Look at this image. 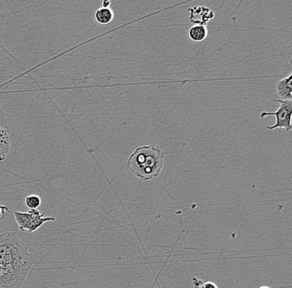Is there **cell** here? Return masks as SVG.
<instances>
[{"label": "cell", "instance_id": "cell-6", "mask_svg": "<svg viewBox=\"0 0 292 288\" xmlns=\"http://www.w3.org/2000/svg\"><path fill=\"white\" fill-rule=\"evenodd\" d=\"M292 76L291 73L289 76L282 79L278 81L276 90L278 96L283 99V101H292Z\"/></svg>", "mask_w": 292, "mask_h": 288}, {"label": "cell", "instance_id": "cell-3", "mask_svg": "<svg viewBox=\"0 0 292 288\" xmlns=\"http://www.w3.org/2000/svg\"><path fill=\"white\" fill-rule=\"evenodd\" d=\"M273 102L279 103L278 111L275 112L263 111L260 115L262 119L267 116H275L276 123L273 126H267V128L268 130L283 129L286 131H292V101L275 100Z\"/></svg>", "mask_w": 292, "mask_h": 288}, {"label": "cell", "instance_id": "cell-13", "mask_svg": "<svg viewBox=\"0 0 292 288\" xmlns=\"http://www.w3.org/2000/svg\"><path fill=\"white\" fill-rule=\"evenodd\" d=\"M192 282H193L195 288H201L202 284H203V283L199 279H196V278H194V279H192Z\"/></svg>", "mask_w": 292, "mask_h": 288}, {"label": "cell", "instance_id": "cell-11", "mask_svg": "<svg viewBox=\"0 0 292 288\" xmlns=\"http://www.w3.org/2000/svg\"><path fill=\"white\" fill-rule=\"evenodd\" d=\"M9 208L6 206V205H0V222L2 221L4 219L5 216L7 215V213H9Z\"/></svg>", "mask_w": 292, "mask_h": 288}, {"label": "cell", "instance_id": "cell-7", "mask_svg": "<svg viewBox=\"0 0 292 288\" xmlns=\"http://www.w3.org/2000/svg\"><path fill=\"white\" fill-rule=\"evenodd\" d=\"M94 19L100 25H108L114 19L113 10L111 7H99L94 14Z\"/></svg>", "mask_w": 292, "mask_h": 288}, {"label": "cell", "instance_id": "cell-2", "mask_svg": "<svg viewBox=\"0 0 292 288\" xmlns=\"http://www.w3.org/2000/svg\"><path fill=\"white\" fill-rule=\"evenodd\" d=\"M165 153L159 147L142 145L136 148L126 163L128 171L143 180H155L160 175L164 167Z\"/></svg>", "mask_w": 292, "mask_h": 288}, {"label": "cell", "instance_id": "cell-15", "mask_svg": "<svg viewBox=\"0 0 292 288\" xmlns=\"http://www.w3.org/2000/svg\"><path fill=\"white\" fill-rule=\"evenodd\" d=\"M269 288V287H267V286H262V287H259V288Z\"/></svg>", "mask_w": 292, "mask_h": 288}, {"label": "cell", "instance_id": "cell-14", "mask_svg": "<svg viewBox=\"0 0 292 288\" xmlns=\"http://www.w3.org/2000/svg\"><path fill=\"white\" fill-rule=\"evenodd\" d=\"M111 3V1H109V0H104L103 2H102V6H101V7H110Z\"/></svg>", "mask_w": 292, "mask_h": 288}, {"label": "cell", "instance_id": "cell-10", "mask_svg": "<svg viewBox=\"0 0 292 288\" xmlns=\"http://www.w3.org/2000/svg\"><path fill=\"white\" fill-rule=\"evenodd\" d=\"M25 205L27 209L31 210H38L40 205L42 204L41 198L37 195H30L25 198Z\"/></svg>", "mask_w": 292, "mask_h": 288}, {"label": "cell", "instance_id": "cell-12", "mask_svg": "<svg viewBox=\"0 0 292 288\" xmlns=\"http://www.w3.org/2000/svg\"><path fill=\"white\" fill-rule=\"evenodd\" d=\"M219 288L217 286L216 284L213 283V282H207L204 284H202L201 288Z\"/></svg>", "mask_w": 292, "mask_h": 288}, {"label": "cell", "instance_id": "cell-9", "mask_svg": "<svg viewBox=\"0 0 292 288\" xmlns=\"http://www.w3.org/2000/svg\"><path fill=\"white\" fill-rule=\"evenodd\" d=\"M188 37L192 42H203L208 37V29L206 26L193 25L188 31Z\"/></svg>", "mask_w": 292, "mask_h": 288}, {"label": "cell", "instance_id": "cell-5", "mask_svg": "<svg viewBox=\"0 0 292 288\" xmlns=\"http://www.w3.org/2000/svg\"><path fill=\"white\" fill-rule=\"evenodd\" d=\"M30 214L29 229L27 232L32 234L47 222H53L56 220L54 217H45L38 210H31L28 211Z\"/></svg>", "mask_w": 292, "mask_h": 288}, {"label": "cell", "instance_id": "cell-8", "mask_svg": "<svg viewBox=\"0 0 292 288\" xmlns=\"http://www.w3.org/2000/svg\"><path fill=\"white\" fill-rule=\"evenodd\" d=\"M11 139L7 131L0 126V162L7 158L11 149Z\"/></svg>", "mask_w": 292, "mask_h": 288}, {"label": "cell", "instance_id": "cell-1", "mask_svg": "<svg viewBox=\"0 0 292 288\" xmlns=\"http://www.w3.org/2000/svg\"><path fill=\"white\" fill-rule=\"evenodd\" d=\"M27 247L15 232L0 234V288H20L33 265Z\"/></svg>", "mask_w": 292, "mask_h": 288}, {"label": "cell", "instance_id": "cell-4", "mask_svg": "<svg viewBox=\"0 0 292 288\" xmlns=\"http://www.w3.org/2000/svg\"><path fill=\"white\" fill-rule=\"evenodd\" d=\"M189 22L194 25L206 26L214 17V12L204 6H194L189 8Z\"/></svg>", "mask_w": 292, "mask_h": 288}]
</instances>
